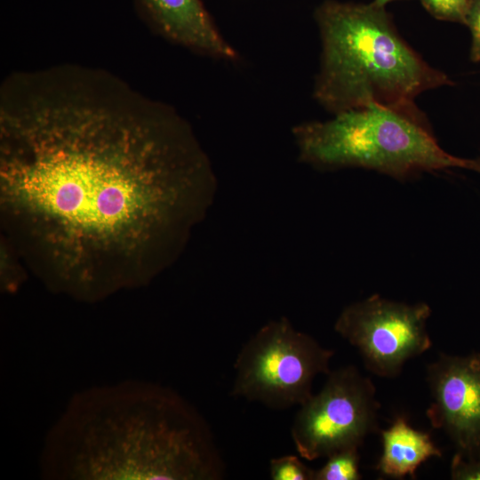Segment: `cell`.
I'll return each mask as SVG.
<instances>
[{
    "instance_id": "cell-16",
    "label": "cell",
    "mask_w": 480,
    "mask_h": 480,
    "mask_svg": "<svg viewBox=\"0 0 480 480\" xmlns=\"http://www.w3.org/2000/svg\"><path fill=\"white\" fill-rule=\"evenodd\" d=\"M467 169L473 170L480 173V157L475 159H468Z\"/></svg>"
},
{
    "instance_id": "cell-14",
    "label": "cell",
    "mask_w": 480,
    "mask_h": 480,
    "mask_svg": "<svg viewBox=\"0 0 480 480\" xmlns=\"http://www.w3.org/2000/svg\"><path fill=\"white\" fill-rule=\"evenodd\" d=\"M472 37L470 59L474 62L480 61V0H470L466 17V24Z\"/></svg>"
},
{
    "instance_id": "cell-3",
    "label": "cell",
    "mask_w": 480,
    "mask_h": 480,
    "mask_svg": "<svg viewBox=\"0 0 480 480\" xmlns=\"http://www.w3.org/2000/svg\"><path fill=\"white\" fill-rule=\"evenodd\" d=\"M316 19L322 52L313 96L333 115L372 106L416 110L420 93L452 84L398 35L383 7L329 1Z\"/></svg>"
},
{
    "instance_id": "cell-5",
    "label": "cell",
    "mask_w": 480,
    "mask_h": 480,
    "mask_svg": "<svg viewBox=\"0 0 480 480\" xmlns=\"http://www.w3.org/2000/svg\"><path fill=\"white\" fill-rule=\"evenodd\" d=\"M334 351L281 316L262 325L242 347L234 364V397L275 410L301 405L315 378L327 375Z\"/></svg>"
},
{
    "instance_id": "cell-8",
    "label": "cell",
    "mask_w": 480,
    "mask_h": 480,
    "mask_svg": "<svg viewBox=\"0 0 480 480\" xmlns=\"http://www.w3.org/2000/svg\"><path fill=\"white\" fill-rule=\"evenodd\" d=\"M432 403L427 417L465 459L480 458V353L441 354L427 367Z\"/></svg>"
},
{
    "instance_id": "cell-13",
    "label": "cell",
    "mask_w": 480,
    "mask_h": 480,
    "mask_svg": "<svg viewBox=\"0 0 480 480\" xmlns=\"http://www.w3.org/2000/svg\"><path fill=\"white\" fill-rule=\"evenodd\" d=\"M436 18L466 24L470 0H421Z\"/></svg>"
},
{
    "instance_id": "cell-4",
    "label": "cell",
    "mask_w": 480,
    "mask_h": 480,
    "mask_svg": "<svg viewBox=\"0 0 480 480\" xmlns=\"http://www.w3.org/2000/svg\"><path fill=\"white\" fill-rule=\"evenodd\" d=\"M299 160L320 170L359 167L396 179L468 167L444 151L419 110L372 106L295 125Z\"/></svg>"
},
{
    "instance_id": "cell-11",
    "label": "cell",
    "mask_w": 480,
    "mask_h": 480,
    "mask_svg": "<svg viewBox=\"0 0 480 480\" xmlns=\"http://www.w3.org/2000/svg\"><path fill=\"white\" fill-rule=\"evenodd\" d=\"M358 449H348L327 457L326 463L315 471L314 480H359Z\"/></svg>"
},
{
    "instance_id": "cell-2",
    "label": "cell",
    "mask_w": 480,
    "mask_h": 480,
    "mask_svg": "<svg viewBox=\"0 0 480 480\" xmlns=\"http://www.w3.org/2000/svg\"><path fill=\"white\" fill-rule=\"evenodd\" d=\"M39 471L47 480H220L226 467L194 405L127 380L73 395L45 435Z\"/></svg>"
},
{
    "instance_id": "cell-7",
    "label": "cell",
    "mask_w": 480,
    "mask_h": 480,
    "mask_svg": "<svg viewBox=\"0 0 480 480\" xmlns=\"http://www.w3.org/2000/svg\"><path fill=\"white\" fill-rule=\"evenodd\" d=\"M426 303L406 304L372 295L347 306L334 330L356 348L368 371L394 378L404 364L431 347Z\"/></svg>"
},
{
    "instance_id": "cell-12",
    "label": "cell",
    "mask_w": 480,
    "mask_h": 480,
    "mask_svg": "<svg viewBox=\"0 0 480 480\" xmlns=\"http://www.w3.org/2000/svg\"><path fill=\"white\" fill-rule=\"evenodd\" d=\"M314 469L308 467L297 455H284L270 460L272 480H314Z\"/></svg>"
},
{
    "instance_id": "cell-10",
    "label": "cell",
    "mask_w": 480,
    "mask_h": 480,
    "mask_svg": "<svg viewBox=\"0 0 480 480\" xmlns=\"http://www.w3.org/2000/svg\"><path fill=\"white\" fill-rule=\"evenodd\" d=\"M382 453L377 468L386 476L414 477L418 468L431 458H440L441 450L428 433L410 426L404 417L395 419L381 431Z\"/></svg>"
},
{
    "instance_id": "cell-17",
    "label": "cell",
    "mask_w": 480,
    "mask_h": 480,
    "mask_svg": "<svg viewBox=\"0 0 480 480\" xmlns=\"http://www.w3.org/2000/svg\"><path fill=\"white\" fill-rule=\"evenodd\" d=\"M392 0H374L373 4L377 6L383 7L387 3Z\"/></svg>"
},
{
    "instance_id": "cell-9",
    "label": "cell",
    "mask_w": 480,
    "mask_h": 480,
    "mask_svg": "<svg viewBox=\"0 0 480 480\" xmlns=\"http://www.w3.org/2000/svg\"><path fill=\"white\" fill-rule=\"evenodd\" d=\"M141 1L167 39L216 60H237L238 52L220 34L200 0Z\"/></svg>"
},
{
    "instance_id": "cell-1",
    "label": "cell",
    "mask_w": 480,
    "mask_h": 480,
    "mask_svg": "<svg viewBox=\"0 0 480 480\" xmlns=\"http://www.w3.org/2000/svg\"><path fill=\"white\" fill-rule=\"evenodd\" d=\"M4 204L52 290L93 301L180 254L218 181L172 107L100 68L10 75L0 90Z\"/></svg>"
},
{
    "instance_id": "cell-15",
    "label": "cell",
    "mask_w": 480,
    "mask_h": 480,
    "mask_svg": "<svg viewBox=\"0 0 480 480\" xmlns=\"http://www.w3.org/2000/svg\"><path fill=\"white\" fill-rule=\"evenodd\" d=\"M451 477L454 480H480V458L468 460L456 453L451 463Z\"/></svg>"
},
{
    "instance_id": "cell-6",
    "label": "cell",
    "mask_w": 480,
    "mask_h": 480,
    "mask_svg": "<svg viewBox=\"0 0 480 480\" xmlns=\"http://www.w3.org/2000/svg\"><path fill=\"white\" fill-rule=\"evenodd\" d=\"M326 376L322 389L300 405L291 428L295 449L307 460L359 449L378 429L380 404L372 381L354 365Z\"/></svg>"
}]
</instances>
